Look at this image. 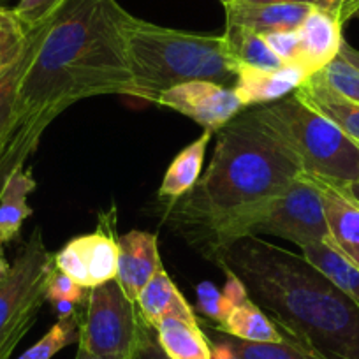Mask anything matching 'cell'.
Returning <instances> with one entry per match:
<instances>
[{"instance_id": "6da1fadb", "label": "cell", "mask_w": 359, "mask_h": 359, "mask_svg": "<svg viewBox=\"0 0 359 359\" xmlns=\"http://www.w3.org/2000/svg\"><path fill=\"white\" fill-rule=\"evenodd\" d=\"M302 172L298 158L250 108L217 133L208 169L187 194L165 203L164 222L219 266L229 247L254 236L266 208Z\"/></svg>"}, {"instance_id": "7a4b0ae2", "label": "cell", "mask_w": 359, "mask_h": 359, "mask_svg": "<svg viewBox=\"0 0 359 359\" xmlns=\"http://www.w3.org/2000/svg\"><path fill=\"white\" fill-rule=\"evenodd\" d=\"M116 0H64L39 29L34 57L20 83L16 116L51 123L83 99L130 95L123 22Z\"/></svg>"}, {"instance_id": "3957f363", "label": "cell", "mask_w": 359, "mask_h": 359, "mask_svg": "<svg viewBox=\"0 0 359 359\" xmlns=\"http://www.w3.org/2000/svg\"><path fill=\"white\" fill-rule=\"evenodd\" d=\"M219 266L296 341L324 359H359V306L303 254L247 236Z\"/></svg>"}, {"instance_id": "277c9868", "label": "cell", "mask_w": 359, "mask_h": 359, "mask_svg": "<svg viewBox=\"0 0 359 359\" xmlns=\"http://www.w3.org/2000/svg\"><path fill=\"white\" fill-rule=\"evenodd\" d=\"M134 97L157 104L165 90L189 81H213L233 86L238 64L231 57L224 36L168 29L126 16Z\"/></svg>"}, {"instance_id": "5b68a950", "label": "cell", "mask_w": 359, "mask_h": 359, "mask_svg": "<svg viewBox=\"0 0 359 359\" xmlns=\"http://www.w3.org/2000/svg\"><path fill=\"white\" fill-rule=\"evenodd\" d=\"M254 111L284 141L306 176L341 189L359 182V144L294 94Z\"/></svg>"}, {"instance_id": "8992f818", "label": "cell", "mask_w": 359, "mask_h": 359, "mask_svg": "<svg viewBox=\"0 0 359 359\" xmlns=\"http://www.w3.org/2000/svg\"><path fill=\"white\" fill-rule=\"evenodd\" d=\"M55 254L48 250L37 226L0 280V359H9L48 302Z\"/></svg>"}, {"instance_id": "52a82bcc", "label": "cell", "mask_w": 359, "mask_h": 359, "mask_svg": "<svg viewBox=\"0 0 359 359\" xmlns=\"http://www.w3.org/2000/svg\"><path fill=\"white\" fill-rule=\"evenodd\" d=\"M150 327L137 303L113 278L88 289L85 312L79 313L78 347L102 359H134Z\"/></svg>"}, {"instance_id": "ba28073f", "label": "cell", "mask_w": 359, "mask_h": 359, "mask_svg": "<svg viewBox=\"0 0 359 359\" xmlns=\"http://www.w3.org/2000/svg\"><path fill=\"white\" fill-rule=\"evenodd\" d=\"M259 234L287 240L302 250L310 245L330 243L323 196L316 180L302 172L262 213L254 227V236Z\"/></svg>"}, {"instance_id": "9c48e42d", "label": "cell", "mask_w": 359, "mask_h": 359, "mask_svg": "<svg viewBox=\"0 0 359 359\" xmlns=\"http://www.w3.org/2000/svg\"><path fill=\"white\" fill-rule=\"evenodd\" d=\"M115 210L101 215L97 231L74 238L55 254V268L81 287L92 289L116 278L118 236Z\"/></svg>"}, {"instance_id": "30bf717a", "label": "cell", "mask_w": 359, "mask_h": 359, "mask_svg": "<svg viewBox=\"0 0 359 359\" xmlns=\"http://www.w3.org/2000/svg\"><path fill=\"white\" fill-rule=\"evenodd\" d=\"M157 104L189 116L215 134L245 109L233 86L213 81H189L172 86L158 97Z\"/></svg>"}, {"instance_id": "8fae6325", "label": "cell", "mask_w": 359, "mask_h": 359, "mask_svg": "<svg viewBox=\"0 0 359 359\" xmlns=\"http://www.w3.org/2000/svg\"><path fill=\"white\" fill-rule=\"evenodd\" d=\"M341 23L337 15L313 6L298 29L299 65L310 76L324 71L340 55Z\"/></svg>"}, {"instance_id": "7c38bea8", "label": "cell", "mask_w": 359, "mask_h": 359, "mask_svg": "<svg viewBox=\"0 0 359 359\" xmlns=\"http://www.w3.org/2000/svg\"><path fill=\"white\" fill-rule=\"evenodd\" d=\"M161 268L162 261L154 233L136 229L118 236L116 280L133 302H136L141 289Z\"/></svg>"}, {"instance_id": "4fadbf2b", "label": "cell", "mask_w": 359, "mask_h": 359, "mask_svg": "<svg viewBox=\"0 0 359 359\" xmlns=\"http://www.w3.org/2000/svg\"><path fill=\"white\" fill-rule=\"evenodd\" d=\"M309 78V72L299 65H284L277 71L238 67L233 90L245 108H252L289 97Z\"/></svg>"}, {"instance_id": "5bb4252c", "label": "cell", "mask_w": 359, "mask_h": 359, "mask_svg": "<svg viewBox=\"0 0 359 359\" xmlns=\"http://www.w3.org/2000/svg\"><path fill=\"white\" fill-rule=\"evenodd\" d=\"M316 184L323 196L330 243L359 268V203L345 189L320 180H316Z\"/></svg>"}, {"instance_id": "9a60e30c", "label": "cell", "mask_w": 359, "mask_h": 359, "mask_svg": "<svg viewBox=\"0 0 359 359\" xmlns=\"http://www.w3.org/2000/svg\"><path fill=\"white\" fill-rule=\"evenodd\" d=\"M313 6L309 4H252L236 0L226 6V25H238L259 36L298 30Z\"/></svg>"}, {"instance_id": "2e32d148", "label": "cell", "mask_w": 359, "mask_h": 359, "mask_svg": "<svg viewBox=\"0 0 359 359\" xmlns=\"http://www.w3.org/2000/svg\"><path fill=\"white\" fill-rule=\"evenodd\" d=\"M299 101L305 102L317 113L330 118L334 126L340 127L354 143L359 144V104L334 92L320 72L312 74L294 92Z\"/></svg>"}, {"instance_id": "e0dca14e", "label": "cell", "mask_w": 359, "mask_h": 359, "mask_svg": "<svg viewBox=\"0 0 359 359\" xmlns=\"http://www.w3.org/2000/svg\"><path fill=\"white\" fill-rule=\"evenodd\" d=\"M154 330L169 359H212V345L198 317L164 316Z\"/></svg>"}, {"instance_id": "ac0fdd59", "label": "cell", "mask_w": 359, "mask_h": 359, "mask_svg": "<svg viewBox=\"0 0 359 359\" xmlns=\"http://www.w3.org/2000/svg\"><path fill=\"white\" fill-rule=\"evenodd\" d=\"M36 187L32 169H25V164L9 175L0 194V245L13 243L20 236L23 224L32 215L29 196Z\"/></svg>"}, {"instance_id": "d6986e66", "label": "cell", "mask_w": 359, "mask_h": 359, "mask_svg": "<svg viewBox=\"0 0 359 359\" xmlns=\"http://www.w3.org/2000/svg\"><path fill=\"white\" fill-rule=\"evenodd\" d=\"M213 134L215 133L212 130H205L198 140L192 141L172 158L158 187V198L164 199L165 203L176 201L198 184V180L201 178L208 143Z\"/></svg>"}, {"instance_id": "ffe728a7", "label": "cell", "mask_w": 359, "mask_h": 359, "mask_svg": "<svg viewBox=\"0 0 359 359\" xmlns=\"http://www.w3.org/2000/svg\"><path fill=\"white\" fill-rule=\"evenodd\" d=\"M136 303L143 319L151 327H155V324L164 316L196 317L191 303L176 289L175 282L171 280L164 266L141 289Z\"/></svg>"}, {"instance_id": "44dd1931", "label": "cell", "mask_w": 359, "mask_h": 359, "mask_svg": "<svg viewBox=\"0 0 359 359\" xmlns=\"http://www.w3.org/2000/svg\"><path fill=\"white\" fill-rule=\"evenodd\" d=\"M39 27L27 30L25 44L18 51V55L0 67V137L18 126L16 102H18L20 83L32 60L34 51L39 43Z\"/></svg>"}, {"instance_id": "7402d4cb", "label": "cell", "mask_w": 359, "mask_h": 359, "mask_svg": "<svg viewBox=\"0 0 359 359\" xmlns=\"http://www.w3.org/2000/svg\"><path fill=\"white\" fill-rule=\"evenodd\" d=\"M212 327L238 340L255 341V344H271L285 338V333L275 324V320L250 298L234 306L220 326Z\"/></svg>"}, {"instance_id": "603a6c76", "label": "cell", "mask_w": 359, "mask_h": 359, "mask_svg": "<svg viewBox=\"0 0 359 359\" xmlns=\"http://www.w3.org/2000/svg\"><path fill=\"white\" fill-rule=\"evenodd\" d=\"M222 36L238 67H254L262 71H277L284 67V64L268 48L264 37L259 34L243 27L226 25V32Z\"/></svg>"}, {"instance_id": "cb8c5ba5", "label": "cell", "mask_w": 359, "mask_h": 359, "mask_svg": "<svg viewBox=\"0 0 359 359\" xmlns=\"http://www.w3.org/2000/svg\"><path fill=\"white\" fill-rule=\"evenodd\" d=\"M303 255L359 306V268L347 261L331 243L310 245L303 248Z\"/></svg>"}, {"instance_id": "d4e9b609", "label": "cell", "mask_w": 359, "mask_h": 359, "mask_svg": "<svg viewBox=\"0 0 359 359\" xmlns=\"http://www.w3.org/2000/svg\"><path fill=\"white\" fill-rule=\"evenodd\" d=\"M48 126L50 123L44 122V120H20L15 133L9 137L4 154L0 155V194L4 191L9 175L18 165L25 164L27 158L36 151L41 136Z\"/></svg>"}, {"instance_id": "484cf974", "label": "cell", "mask_w": 359, "mask_h": 359, "mask_svg": "<svg viewBox=\"0 0 359 359\" xmlns=\"http://www.w3.org/2000/svg\"><path fill=\"white\" fill-rule=\"evenodd\" d=\"M219 334L243 359H324L323 355L310 351L309 347L296 341L287 333H285V338L282 341H271V344H255V341L238 340V338L222 333V331H219Z\"/></svg>"}, {"instance_id": "4316f807", "label": "cell", "mask_w": 359, "mask_h": 359, "mask_svg": "<svg viewBox=\"0 0 359 359\" xmlns=\"http://www.w3.org/2000/svg\"><path fill=\"white\" fill-rule=\"evenodd\" d=\"M81 313V312H79ZM79 313L69 319H58L48 333L23 352L18 359H51L67 345L79 341Z\"/></svg>"}, {"instance_id": "83f0119b", "label": "cell", "mask_w": 359, "mask_h": 359, "mask_svg": "<svg viewBox=\"0 0 359 359\" xmlns=\"http://www.w3.org/2000/svg\"><path fill=\"white\" fill-rule=\"evenodd\" d=\"M320 76L334 92L359 104V71L340 55L324 71H320Z\"/></svg>"}, {"instance_id": "f1b7e54d", "label": "cell", "mask_w": 359, "mask_h": 359, "mask_svg": "<svg viewBox=\"0 0 359 359\" xmlns=\"http://www.w3.org/2000/svg\"><path fill=\"white\" fill-rule=\"evenodd\" d=\"M196 296H198V303H196V309L199 313L206 317V319L213 320V326H220L224 320L229 316L231 309L227 305V302L224 299L222 291L217 287L213 282H201L196 287Z\"/></svg>"}, {"instance_id": "f546056e", "label": "cell", "mask_w": 359, "mask_h": 359, "mask_svg": "<svg viewBox=\"0 0 359 359\" xmlns=\"http://www.w3.org/2000/svg\"><path fill=\"white\" fill-rule=\"evenodd\" d=\"M62 4L64 0H20L11 13L23 30H32L50 20Z\"/></svg>"}, {"instance_id": "4dcf8cb0", "label": "cell", "mask_w": 359, "mask_h": 359, "mask_svg": "<svg viewBox=\"0 0 359 359\" xmlns=\"http://www.w3.org/2000/svg\"><path fill=\"white\" fill-rule=\"evenodd\" d=\"M86 298H88V289L81 287L78 282L58 271L57 268L53 269L50 284H48V302H71L76 306H85Z\"/></svg>"}, {"instance_id": "1f68e13d", "label": "cell", "mask_w": 359, "mask_h": 359, "mask_svg": "<svg viewBox=\"0 0 359 359\" xmlns=\"http://www.w3.org/2000/svg\"><path fill=\"white\" fill-rule=\"evenodd\" d=\"M264 37L266 44L275 57L284 65H299V39L298 30H284V32H269ZM302 67V65H299Z\"/></svg>"}, {"instance_id": "d6a6232c", "label": "cell", "mask_w": 359, "mask_h": 359, "mask_svg": "<svg viewBox=\"0 0 359 359\" xmlns=\"http://www.w3.org/2000/svg\"><path fill=\"white\" fill-rule=\"evenodd\" d=\"M222 271L226 273V285H224L222 289V294H224V299L227 302V305H229V309L233 310L234 306L241 305L243 302H247L250 296H248L247 292V287H245L243 282L240 280V277L238 275H234L231 269L227 268H222Z\"/></svg>"}, {"instance_id": "836d02e7", "label": "cell", "mask_w": 359, "mask_h": 359, "mask_svg": "<svg viewBox=\"0 0 359 359\" xmlns=\"http://www.w3.org/2000/svg\"><path fill=\"white\" fill-rule=\"evenodd\" d=\"M134 359H169L165 352L161 348V345H158L154 327H150L143 337L136 354H134Z\"/></svg>"}, {"instance_id": "e575fe53", "label": "cell", "mask_w": 359, "mask_h": 359, "mask_svg": "<svg viewBox=\"0 0 359 359\" xmlns=\"http://www.w3.org/2000/svg\"><path fill=\"white\" fill-rule=\"evenodd\" d=\"M359 13V0H344L341 2V8H340V13H338V20H340V23L344 25V23H347L348 20L352 18V16H355Z\"/></svg>"}, {"instance_id": "d590c367", "label": "cell", "mask_w": 359, "mask_h": 359, "mask_svg": "<svg viewBox=\"0 0 359 359\" xmlns=\"http://www.w3.org/2000/svg\"><path fill=\"white\" fill-rule=\"evenodd\" d=\"M340 57L344 58L345 62H348L352 67H355L359 71V50H355L354 46H351L347 41H344V43H341Z\"/></svg>"}, {"instance_id": "8d00e7d4", "label": "cell", "mask_w": 359, "mask_h": 359, "mask_svg": "<svg viewBox=\"0 0 359 359\" xmlns=\"http://www.w3.org/2000/svg\"><path fill=\"white\" fill-rule=\"evenodd\" d=\"M252 4H309L317 6V0H243Z\"/></svg>"}, {"instance_id": "74e56055", "label": "cell", "mask_w": 359, "mask_h": 359, "mask_svg": "<svg viewBox=\"0 0 359 359\" xmlns=\"http://www.w3.org/2000/svg\"><path fill=\"white\" fill-rule=\"evenodd\" d=\"M341 2H344V0H317L316 8H320L324 9V11H330L338 16V13H340V8H341Z\"/></svg>"}, {"instance_id": "f35d334b", "label": "cell", "mask_w": 359, "mask_h": 359, "mask_svg": "<svg viewBox=\"0 0 359 359\" xmlns=\"http://www.w3.org/2000/svg\"><path fill=\"white\" fill-rule=\"evenodd\" d=\"M2 247H4V245H0V280H2V278L9 273V269H11V264H9L8 259H6Z\"/></svg>"}, {"instance_id": "ab89813d", "label": "cell", "mask_w": 359, "mask_h": 359, "mask_svg": "<svg viewBox=\"0 0 359 359\" xmlns=\"http://www.w3.org/2000/svg\"><path fill=\"white\" fill-rule=\"evenodd\" d=\"M345 191L348 192V194L352 196V198L355 199V201L359 203V182H355V184L348 185V187H345Z\"/></svg>"}, {"instance_id": "60d3db41", "label": "cell", "mask_w": 359, "mask_h": 359, "mask_svg": "<svg viewBox=\"0 0 359 359\" xmlns=\"http://www.w3.org/2000/svg\"><path fill=\"white\" fill-rule=\"evenodd\" d=\"M15 129H16V127H15ZM15 129H13V130H9L8 134H4V136L0 137V155L4 154L6 147H8V143H9V137H11V134L15 133Z\"/></svg>"}, {"instance_id": "b9f144b4", "label": "cell", "mask_w": 359, "mask_h": 359, "mask_svg": "<svg viewBox=\"0 0 359 359\" xmlns=\"http://www.w3.org/2000/svg\"><path fill=\"white\" fill-rule=\"evenodd\" d=\"M74 359H102V358H97V355L88 354V352L83 351L81 347H78V352H76V358Z\"/></svg>"}, {"instance_id": "7bdbcfd3", "label": "cell", "mask_w": 359, "mask_h": 359, "mask_svg": "<svg viewBox=\"0 0 359 359\" xmlns=\"http://www.w3.org/2000/svg\"><path fill=\"white\" fill-rule=\"evenodd\" d=\"M8 11L9 9L0 8V36L4 32V25H6V18H8Z\"/></svg>"}, {"instance_id": "ee69618b", "label": "cell", "mask_w": 359, "mask_h": 359, "mask_svg": "<svg viewBox=\"0 0 359 359\" xmlns=\"http://www.w3.org/2000/svg\"><path fill=\"white\" fill-rule=\"evenodd\" d=\"M219 2H222L224 8H226V6H229V4H233V2H236V0H219Z\"/></svg>"}, {"instance_id": "f6af8a7d", "label": "cell", "mask_w": 359, "mask_h": 359, "mask_svg": "<svg viewBox=\"0 0 359 359\" xmlns=\"http://www.w3.org/2000/svg\"><path fill=\"white\" fill-rule=\"evenodd\" d=\"M4 2L6 0H0V8H4Z\"/></svg>"}]
</instances>
